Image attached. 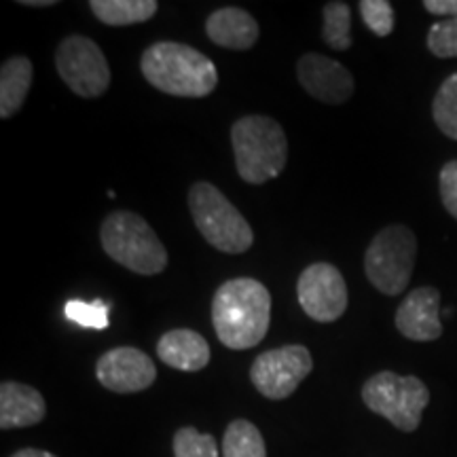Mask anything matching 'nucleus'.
I'll use <instances>...</instances> for the list:
<instances>
[{
    "instance_id": "obj_4",
    "label": "nucleus",
    "mask_w": 457,
    "mask_h": 457,
    "mask_svg": "<svg viewBox=\"0 0 457 457\" xmlns=\"http://www.w3.org/2000/svg\"><path fill=\"white\" fill-rule=\"evenodd\" d=\"M104 253L140 276H157L168 267V253L151 225L134 212L108 214L100 227Z\"/></svg>"
},
{
    "instance_id": "obj_18",
    "label": "nucleus",
    "mask_w": 457,
    "mask_h": 457,
    "mask_svg": "<svg viewBox=\"0 0 457 457\" xmlns=\"http://www.w3.org/2000/svg\"><path fill=\"white\" fill-rule=\"evenodd\" d=\"M91 11L106 26H134L155 17V0H91Z\"/></svg>"
},
{
    "instance_id": "obj_12",
    "label": "nucleus",
    "mask_w": 457,
    "mask_h": 457,
    "mask_svg": "<svg viewBox=\"0 0 457 457\" xmlns=\"http://www.w3.org/2000/svg\"><path fill=\"white\" fill-rule=\"evenodd\" d=\"M296 77L303 89L324 104H343L353 94L352 72L322 54L303 55L296 64Z\"/></svg>"
},
{
    "instance_id": "obj_20",
    "label": "nucleus",
    "mask_w": 457,
    "mask_h": 457,
    "mask_svg": "<svg viewBox=\"0 0 457 457\" xmlns=\"http://www.w3.org/2000/svg\"><path fill=\"white\" fill-rule=\"evenodd\" d=\"M352 9L350 4L341 3V0H333L324 7V26L322 37L324 43L335 51H347L352 47Z\"/></svg>"
},
{
    "instance_id": "obj_26",
    "label": "nucleus",
    "mask_w": 457,
    "mask_h": 457,
    "mask_svg": "<svg viewBox=\"0 0 457 457\" xmlns=\"http://www.w3.org/2000/svg\"><path fill=\"white\" fill-rule=\"evenodd\" d=\"M438 187H441L445 210L457 220V159L443 165L441 176H438Z\"/></svg>"
},
{
    "instance_id": "obj_9",
    "label": "nucleus",
    "mask_w": 457,
    "mask_h": 457,
    "mask_svg": "<svg viewBox=\"0 0 457 457\" xmlns=\"http://www.w3.org/2000/svg\"><path fill=\"white\" fill-rule=\"evenodd\" d=\"M312 369L313 358L305 345H284L262 352L250 369V379L265 398L284 400L296 392Z\"/></svg>"
},
{
    "instance_id": "obj_19",
    "label": "nucleus",
    "mask_w": 457,
    "mask_h": 457,
    "mask_svg": "<svg viewBox=\"0 0 457 457\" xmlns=\"http://www.w3.org/2000/svg\"><path fill=\"white\" fill-rule=\"evenodd\" d=\"M220 453L222 457H267V449L253 421L236 420L227 426Z\"/></svg>"
},
{
    "instance_id": "obj_22",
    "label": "nucleus",
    "mask_w": 457,
    "mask_h": 457,
    "mask_svg": "<svg viewBox=\"0 0 457 457\" xmlns=\"http://www.w3.org/2000/svg\"><path fill=\"white\" fill-rule=\"evenodd\" d=\"M108 307L106 301L94 299V301H79L72 299L64 305V316L71 322L79 324L83 328H94V330H106L111 327V318H108Z\"/></svg>"
},
{
    "instance_id": "obj_1",
    "label": "nucleus",
    "mask_w": 457,
    "mask_h": 457,
    "mask_svg": "<svg viewBox=\"0 0 457 457\" xmlns=\"http://www.w3.org/2000/svg\"><path fill=\"white\" fill-rule=\"evenodd\" d=\"M271 322V295L254 278L227 279L212 299L216 337L228 350H250L265 339Z\"/></svg>"
},
{
    "instance_id": "obj_7",
    "label": "nucleus",
    "mask_w": 457,
    "mask_h": 457,
    "mask_svg": "<svg viewBox=\"0 0 457 457\" xmlns=\"http://www.w3.org/2000/svg\"><path fill=\"white\" fill-rule=\"evenodd\" d=\"M362 400L373 413L386 417L400 432H415L424 409L430 404V390L420 377L381 370L362 386Z\"/></svg>"
},
{
    "instance_id": "obj_21",
    "label": "nucleus",
    "mask_w": 457,
    "mask_h": 457,
    "mask_svg": "<svg viewBox=\"0 0 457 457\" xmlns=\"http://www.w3.org/2000/svg\"><path fill=\"white\" fill-rule=\"evenodd\" d=\"M432 117L447 138L457 140V72L445 79L438 87L432 102Z\"/></svg>"
},
{
    "instance_id": "obj_3",
    "label": "nucleus",
    "mask_w": 457,
    "mask_h": 457,
    "mask_svg": "<svg viewBox=\"0 0 457 457\" xmlns=\"http://www.w3.org/2000/svg\"><path fill=\"white\" fill-rule=\"evenodd\" d=\"M231 145L239 179L265 185L278 179L288 162V140L282 125L265 114H248L231 128Z\"/></svg>"
},
{
    "instance_id": "obj_6",
    "label": "nucleus",
    "mask_w": 457,
    "mask_h": 457,
    "mask_svg": "<svg viewBox=\"0 0 457 457\" xmlns=\"http://www.w3.org/2000/svg\"><path fill=\"white\" fill-rule=\"evenodd\" d=\"M415 259V233L407 225H387L370 239L364 253V273L379 293L396 296L407 290Z\"/></svg>"
},
{
    "instance_id": "obj_13",
    "label": "nucleus",
    "mask_w": 457,
    "mask_h": 457,
    "mask_svg": "<svg viewBox=\"0 0 457 457\" xmlns=\"http://www.w3.org/2000/svg\"><path fill=\"white\" fill-rule=\"evenodd\" d=\"M398 333L411 341H436L443 335L441 293L434 286L415 288L396 310Z\"/></svg>"
},
{
    "instance_id": "obj_11",
    "label": "nucleus",
    "mask_w": 457,
    "mask_h": 457,
    "mask_svg": "<svg viewBox=\"0 0 457 457\" xmlns=\"http://www.w3.org/2000/svg\"><path fill=\"white\" fill-rule=\"evenodd\" d=\"M96 377L106 390L134 394L148 390L157 379V367L138 347H114L96 362Z\"/></svg>"
},
{
    "instance_id": "obj_16",
    "label": "nucleus",
    "mask_w": 457,
    "mask_h": 457,
    "mask_svg": "<svg viewBox=\"0 0 457 457\" xmlns=\"http://www.w3.org/2000/svg\"><path fill=\"white\" fill-rule=\"evenodd\" d=\"M205 32L214 45L233 51H248L259 41L256 20L248 11L237 7L214 11L205 21Z\"/></svg>"
},
{
    "instance_id": "obj_23",
    "label": "nucleus",
    "mask_w": 457,
    "mask_h": 457,
    "mask_svg": "<svg viewBox=\"0 0 457 457\" xmlns=\"http://www.w3.org/2000/svg\"><path fill=\"white\" fill-rule=\"evenodd\" d=\"M219 445L212 434H202L195 428H180L174 434V457H219Z\"/></svg>"
},
{
    "instance_id": "obj_29",
    "label": "nucleus",
    "mask_w": 457,
    "mask_h": 457,
    "mask_svg": "<svg viewBox=\"0 0 457 457\" xmlns=\"http://www.w3.org/2000/svg\"><path fill=\"white\" fill-rule=\"evenodd\" d=\"M21 4L26 7H55V0H21Z\"/></svg>"
},
{
    "instance_id": "obj_8",
    "label": "nucleus",
    "mask_w": 457,
    "mask_h": 457,
    "mask_svg": "<svg viewBox=\"0 0 457 457\" xmlns=\"http://www.w3.org/2000/svg\"><path fill=\"white\" fill-rule=\"evenodd\" d=\"M62 81L81 98H100L111 87V68L98 43L83 34H71L55 51Z\"/></svg>"
},
{
    "instance_id": "obj_14",
    "label": "nucleus",
    "mask_w": 457,
    "mask_h": 457,
    "mask_svg": "<svg viewBox=\"0 0 457 457\" xmlns=\"http://www.w3.org/2000/svg\"><path fill=\"white\" fill-rule=\"evenodd\" d=\"M45 413H47V404L37 387L17 384V381H4L0 386V428L3 430L41 424Z\"/></svg>"
},
{
    "instance_id": "obj_5",
    "label": "nucleus",
    "mask_w": 457,
    "mask_h": 457,
    "mask_svg": "<svg viewBox=\"0 0 457 457\" xmlns=\"http://www.w3.org/2000/svg\"><path fill=\"white\" fill-rule=\"evenodd\" d=\"M188 210L205 242L227 254H242L254 244L244 214L212 182H195L188 191Z\"/></svg>"
},
{
    "instance_id": "obj_25",
    "label": "nucleus",
    "mask_w": 457,
    "mask_h": 457,
    "mask_svg": "<svg viewBox=\"0 0 457 457\" xmlns=\"http://www.w3.org/2000/svg\"><path fill=\"white\" fill-rule=\"evenodd\" d=\"M428 49L436 57H457V17L432 24L428 32Z\"/></svg>"
},
{
    "instance_id": "obj_28",
    "label": "nucleus",
    "mask_w": 457,
    "mask_h": 457,
    "mask_svg": "<svg viewBox=\"0 0 457 457\" xmlns=\"http://www.w3.org/2000/svg\"><path fill=\"white\" fill-rule=\"evenodd\" d=\"M11 457H57V455L49 453V451H43V449H21Z\"/></svg>"
},
{
    "instance_id": "obj_24",
    "label": "nucleus",
    "mask_w": 457,
    "mask_h": 457,
    "mask_svg": "<svg viewBox=\"0 0 457 457\" xmlns=\"http://www.w3.org/2000/svg\"><path fill=\"white\" fill-rule=\"evenodd\" d=\"M360 15L364 24L377 37H390L394 30V9L387 0H362L360 3Z\"/></svg>"
},
{
    "instance_id": "obj_15",
    "label": "nucleus",
    "mask_w": 457,
    "mask_h": 457,
    "mask_svg": "<svg viewBox=\"0 0 457 457\" xmlns=\"http://www.w3.org/2000/svg\"><path fill=\"white\" fill-rule=\"evenodd\" d=\"M157 356L171 369L197 373L210 364V345L195 330L174 328L159 339Z\"/></svg>"
},
{
    "instance_id": "obj_2",
    "label": "nucleus",
    "mask_w": 457,
    "mask_h": 457,
    "mask_svg": "<svg viewBox=\"0 0 457 457\" xmlns=\"http://www.w3.org/2000/svg\"><path fill=\"white\" fill-rule=\"evenodd\" d=\"M140 71L153 87L176 98H205L219 85V71L208 55L174 41L151 45L142 54Z\"/></svg>"
},
{
    "instance_id": "obj_17",
    "label": "nucleus",
    "mask_w": 457,
    "mask_h": 457,
    "mask_svg": "<svg viewBox=\"0 0 457 457\" xmlns=\"http://www.w3.org/2000/svg\"><path fill=\"white\" fill-rule=\"evenodd\" d=\"M34 77L32 62L26 55H13L0 68V117L11 119L24 106Z\"/></svg>"
},
{
    "instance_id": "obj_27",
    "label": "nucleus",
    "mask_w": 457,
    "mask_h": 457,
    "mask_svg": "<svg viewBox=\"0 0 457 457\" xmlns=\"http://www.w3.org/2000/svg\"><path fill=\"white\" fill-rule=\"evenodd\" d=\"M424 9L432 15H441V17H457V0H426Z\"/></svg>"
},
{
    "instance_id": "obj_10",
    "label": "nucleus",
    "mask_w": 457,
    "mask_h": 457,
    "mask_svg": "<svg viewBox=\"0 0 457 457\" xmlns=\"http://www.w3.org/2000/svg\"><path fill=\"white\" fill-rule=\"evenodd\" d=\"M296 296L303 312L316 322H335L347 312V284L343 273L330 262H312L296 282Z\"/></svg>"
}]
</instances>
